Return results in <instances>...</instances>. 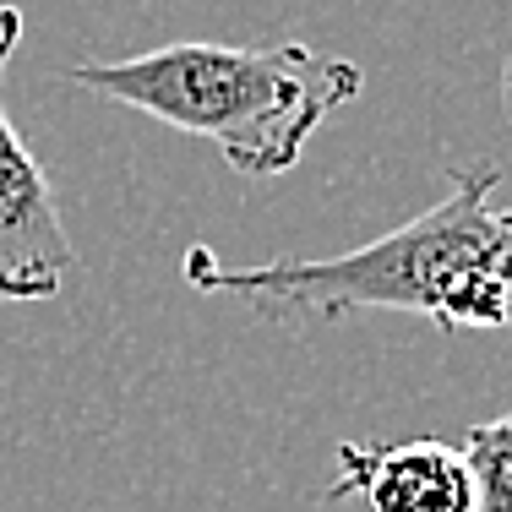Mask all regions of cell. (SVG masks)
Wrapping results in <instances>:
<instances>
[{"instance_id":"7a4b0ae2","label":"cell","mask_w":512,"mask_h":512,"mask_svg":"<svg viewBox=\"0 0 512 512\" xmlns=\"http://www.w3.org/2000/svg\"><path fill=\"white\" fill-rule=\"evenodd\" d=\"M66 82L202 137L240 175H284L300 164L333 109L355 104L365 71L311 44H164L131 60L71 66Z\"/></svg>"},{"instance_id":"8992f818","label":"cell","mask_w":512,"mask_h":512,"mask_svg":"<svg viewBox=\"0 0 512 512\" xmlns=\"http://www.w3.org/2000/svg\"><path fill=\"white\" fill-rule=\"evenodd\" d=\"M502 104H507V120H512V60H507V71H502Z\"/></svg>"},{"instance_id":"277c9868","label":"cell","mask_w":512,"mask_h":512,"mask_svg":"<svg viewBox=\"0 0 512 512\" xmlns=\"http://www.w3.org/2000/svg\"><path fill=\"white\" fill-rule=\"evenodd\" d=\"M360 496L371 512H480V474L463 447L414 436L393 447H338V480L327 502Z\"/></svg>"},{"instance_id":"5b68a950","label":"cell","mask_w":512,"mask_h":512,"mask_svg":"<svg viewBox=\"0 0 512 512\" xmlns=\"http://www.w3.org/2000/svg\"><path fill=\"white\" fill-rule=\"evenodd\" d=\"M463 453L480 474V512H512V414L469 425Z\"/></svg>"},{"instance_id":"3957f363","label":"cell","mask_w":512,"mask_h":512,"mask_svg":"<svg viewBox=\"0 0 512 512\" xmlns=\"http://www.w3.org/2000/svg\"><path fill=\"white\" fill-rule=\"evenodd\" d=\"M17 39L22 11L0 6V82H6ZM71 262H77V246L60 224L55 186L39 158L22 148L6 115V88H0V300H55Z\"/></svg>"},{"instance_id":"6da1fadb","label":"cell","mask_w":512,"mask_h":512,"mask_svg":"<svg viewBox=\"0 0 512 512\" xmlns=\"http://www.w3.org/2000/svg\"><path fill=\"white\" fill-rule=\"evenodd\" d=\"M496 186V164L458 169L453 191L436 207L344 256H278L256 267H224L207 246H191L180 273L202 295L246 300L262 316L338 322L355 311H409L453 333H512V207L491 202Z\"/></svg>"}]
</instances>
